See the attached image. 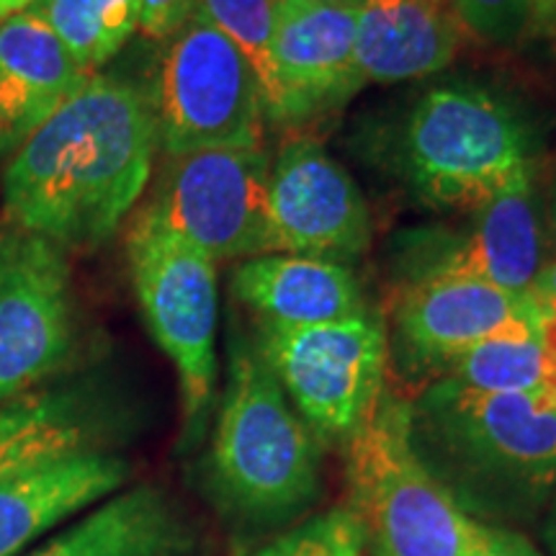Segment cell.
Segmentation results:
<instances>
[{"label":"cell","instance_id":"6","mask_svg":"<svg viewBox=\"0 0 556 556\" xmlns=\"http://www.w3.org/2000/svg\"><path fill=\"white\" fill-rule=\"evenodd\" d=\"M127 261L144 323L178 371L180 448H197L217 389V263L148 208L127 232Z\"/></svg>","mask_w":556,"mask_h":556},{"label":"cell","instance_id":"5","mask_svg":"<svg viewBox=\"0 0 556 556\" xmlns=\"http://www.w3.org/2000/svg\"><path fill=\"white\" fill-rule=\"evenodd\" d=\"M345 505L356 513L371 556H464L475 533L462 505L413 446V402L381 394L345 443Z\"/></svg>","mask_w":556,"mask_h":556},{"label":"cell","instance_id":"12","mask_svg":"<svg viewBox=\"0 0 556 556\" xmlns=\"http://www.w3.org/2000/svg\"><path fill=\"white\" fill-rule=\"evenodd\" d=\"M462 229L417 232L409 281L469 278L507 291H528L546 266V208L536 170L469 212Z\"/></svg>","mask_w":556,"mask_h":556},{"label":"cell","instance_id":"18","mask_svg":"<svg viewBox=\"0 0 556 556\" xmlns=\"http://www.w3.org/2000/svg\"><path fill=\"white\" fill-rule=\"evenodd\" d=\"M189 513L163 486L137 484L96 507L65 533L26 556H199Z\"/></svg>","mask_w":556,"mask_h":556},{"label":"cell","instance_id":"8","mask_svg":"<svg viewBox=\"0 0 556 556\" xmlns=\"http://www.w3.org/2000/svg\"><path fill=\"white\" fill-rule=\"evenodd\" d=\"M157 144L165 155L217 148H261L266 106L253 67L212 24L193 16L160 60Z\"/></svg>","mask_w":556,"mask_h":556},{"label":"cell","instance_id":"28","mask_svg":"<svg viewBox=\"0 0 556 556\" xmlns=\"http://www.w3.org/2000/svg\"><path fill=\"white\" fill-rule=\"evenodd\" d=\"M531 291L539 315V338L556 356V261H548L533 281Z\"/></svg>","mask_w":556,"mask_h":556},{"label":"cell","instance_id":"16","mask_svg":"<svg viewBox=\"0 0 556 556\" xmlns=\"http://www.w3.org/2000/svg\"><path fill=\"white\" fill-rule=\"evenodd\" d=\"M129 464L103 451L41 462L0 482V556H16L62 520L127 482Z\"/></svg>","mask_w":556,"mask_h":556},{"label":"cell","instance_id":"23","mask_svg":"<svg viewBox=\"0 0 556 556\" xmlns=\"http://www.w3.org/2000/svg\"><path fill=\"white\" fill-rule=\"evenodd\" d=\"M278 0H199L197 18L212 24L232 41L258 78L266 119H278V88L274 73V29Z\"/></svg>","mask_w":556,"mask_h":556},{"label":"cell","instance_id":"29","mask_svg":"<svg viewBox=\"0 0 556 556\" xmlns=\"http://www.w3.org/2000/svg\"><path fill=\"white\" fill-rule=\"evenodd\" d=\"M21 240H24V235L16 232V229H0V287L9 276L13 261H16Z\"/></svg>","mask_w":556,"mask_h":556},{"label":"cell","instance_id":"10","mask_svg":"<svg viewBox=\"0 0 556 556\" xmlns=\"http://www.w3.org/2000/svg\"><path fill=\"white\" fill-rule=\"evenodd\" d=\"M495 338L541 340L531 291L469 278H420L407 281L394 304L389 358L430 384L451 361Z\"/></svg>","mask_w":556,"mask_h":556},{"label":"cell","instance_id":"11","mask_svg":"<svg viewBox=\"0 0 556 556\" xmlns=\"http://www.w3.org/2000/svg\"><path fill=\"white\" fill-rule=\"evenodd\" d=\"M371 245V214L356 180L315 139L296 137L270 160L268 253L351 263Z\"/></svg>","mask_w":556,"mask_h":556},{"label":"cell","instance_id":"13","mask_svg":"<svg viewBox=\"0 0 556 556\" xmlns=\"http://www.w3.org/2000/svg\"><path fill=\"white\" fill-rule=\"evenodd\" d=\"M73 345L67 263L50 240L24 235L0 287V405L60 371Z\"/></svg>","mask_w":556,"mask_h":556},{"label":"cell","instance_id":"19","mask_svg":"<svg viewBox=\"0 0 556 556\" xmlns=\"http://www.w3.org/2000/svg\"><path fill=\"white\" fill-rule=\"evenodd\" d=\"M458 24L448 0H364L356 65L364 83L426 78L451 65Z\"/></svg>","mask_w":556,"mask_h":556},{"label":"cell","instance_id":"30","mask_svg":"<svg viewBox=\"0 0 556 556\" xmlns=\"http://www.w3.org/2000/svg\"><path fill=\"white\" fill-rule=\"evenodd\" d=\"M531 34H556V0H533V26Z\"/></svg>","mask_w":556,"mask_h":556},{"label":"cell","instance_id":"21","mask_svg":"<svg viewBox=\"0 0 556 556\" xmlns=\"http://www.w3.org/2000/svg\"><path fill=\"white\" fill-rule=\"evenodd\" d=\"M438 379L495 394L556 389V356L541 340L495 338L451 361Z\"/></svg>","mask_w":556,"mask_h":556},{"label":"cell","instance_id":"26","mask_svg":"<svg viewBox=\"0 0 556 556\" xmlns=\"http://www.w3.org/2000/svg\"><path fill=\"white\" fill-rule=\"evenodd\" d=\"M199 0H139V29L152 39H170L197 16Z\"/></svg>","mask_w":556,"mask_h":556},{"label":"cell","instance_id":"27","mask_svg":"<svg viewBox=\"0 0 556 556\" xmlns=\"http://www.w3.org/2000/svg\"><path fill=\"white\" fill-rule=\"evenodd\" d=\"M464 556H544L516 528L477 523Z\"/></svg>","mask_w":556,"mask_h":556},{"label":"cell","instance_id":"17","mask_svg":"<svg viewBox=\"0 0 556 556\" xmlns=\"http://www.w3.org/2000/svg\"><path fill=\"white\" fill-rule=\"evenodd\" d=\"M232 289L263 328H309L366 307L351 266L291 253H263L240 263Z\"/></svg>","mask_w":556,"mask_h":556},{"label":"cell","instance_id":"32","mask_svg":"<svg viewBox=\"0 0 556 556\" xmlns=\"http://www.w3.org/2000/svg\"><path fill=\"white\" fill-rule=\"evenodd\" d=\"M544 208H546V240L554 250L552 261H556V176H554L552 189H548V204Z\"/></svg>","mask_w":556,"mask_h":556},{"label":"cell","instance_id":"15","mask_svg":"<svg viewBox=\"0 0 556 556\" xmlns=\"http://www.w3.org/2000/svg\"><path fill=\"white\" fill-rule=\"evenodd\" d=\"M88 78L34 5L0 21V163L16 155Z\"/></svg>","mask_w":556,"mask_h":556},{"label":"cell","instance_id":"14","mask_svg":"<svg viewBox=\"0 0 556 556\" xmlns=\"http://www.w3.org/2000/svg\"><path fill=\"white\" fill-rule=\"evenodd\" d=\"M356 5L278 0L270 45L278 88L276 124L315 122L356 96L364 86L356 65Z\"/></svg>","mask_w":556,"mask_h":556},{"label":"cell","instance_id":"9","mask_svg":"<svg viewBox=\"0 0 556 556\" xmlns=\"http://www.w3.org/2000/svg\"><path fill=\"white\" fill-rule=\"evenodd\" d=\"M266 148H217L170 155L148 212L214 263L268 253Z\"/></svg>","mask_w":556,"mask_h":556},{"label":"cell","instance_id":"31","mask_svg":"<svg viewBox=\"0 0 556 556\" xmlns=\"http://www.w3.org/2000/svg\"><path fill=\"white\" fill-rule=\"evenodd\" d=\"M541 539H544V546L548 556H556V486L552 492V500H548L544 510V526H541Z\"/></svg>","mask_w":556,"mask_h":556},{"label":"cell","instance_id":"25","mask_svg":"<svg viewBox=\"0 0 556 556\" xmlns=\"http://www.w3.org/2000/svg\"><path fill=\"white\" fill-rule=\"evenodd\" d=\"M456 24L495 47H513L531 34L533 0H448Z\"/></svg>","mask_w":556,"mask_h":556},{"label":"cell","instance_id":"20","mask_svg":"<svg viewBox=\"0 0 556 556\" xmlns=\"http://www.w3.org/2000/svg\"><path fill=\"white\" fill-rule=\"evenodd\" d=\"M101 417L83 389H34L0 405V482L41 462L99 451Z\"/></svg>","mask_w":556,"mask_h":556},{"label":"cell","instance_id":"24","mask_svg":"<svg viewBox=\"0 0 556 556\" xmlns=\"http://www.w3.org/2000/svg\"><path fill=\"white\" fill-rule=\"evenodd\" d=\"M366 533L345 503L304 518L250 556H366Z\"/></svg>","mask_w":556,"mask_h":556},{"label":"cell","instance_id":"3","mask_svg":"<svg viewBox=\"0 0 556 556\" xmlns=\"http://www.w3.org/2000/svg\"><path fill=\"white\" fill-rule=\"evenodd\" d=\"M206 495L229 523L278 531L323 495V443L255 343L229 348V377L206 458Z\"/></svg>","mask_w":556,"mask_h":556},{"label":"cell","instance_id":"4","mask_svg":"<svg viewBox=\"0 0 556 556\" xmlns=\"http://www.w3.org/2000/svg\"><path fill=\"white\" fill-rule=\"evenodd\" d=\"M394 163L422 204L475 212L536 170L533 135L503 96L471 80L426 90L405 114Z\"/></svg>","mask_w":556,"mask_h":556},{"label":"cell","instance_id":"22","mask_svg":"<svg viewBox=\"0 0 556 556\" xmlns=\"http://www.w3.org/2000/svg\"><path fill=\"white\" fill-rule=\"evenodd\" d=\"M34 9L88 73L114 58L139 29V0H39Z\"/></svg>","mask_w":556,"mask_h":556},{"label":"cell","instance_id":"2","mask_svg":"<svg viewBox=\"0 0 556 556\" xmlns=\"http://www.w3.org/2000/svg\"><path fill=\"white\" fill-rule=\"evenodd\" d=\"M413 446L471 520L518 531L556 486V389L495 394L430 381L413 402Z\"/></svg>","mask_w":556,"mask_h":556},{"label":"cell","instance_id":"33","mask_svg":"<svg viewBox=\"0 0 556 556\" xmlns=\"http://www.w3.org/2000/svg\"><path fill=\"white\" fill-rule=\"evenodd\" d=\"M34 0H0V21L5 16H11V13H18L24 9H29Z\"/></svg>","mask_w":556,"mask_h":556},{"label":"cell","instance_id":"1","mask_svg":"<svg viewBox=\"0 0 556 556\" xmlns=\"http://www.w3.org/2000/svg\"><path fill=\"white\" fill-rule=\"evenodd\" d=\"M155 150L150 96L90 75L5 165V219L58 248L101 245L142 197Z\"/></svg>","mask_w":556,"mask_h":556},{"label":"cell","instance_id":"34","mask_svg":"<svg viewBox=\"0 0 556 556\" xmlns=\"http://www.w3.org/2000/svg\"><path fill=\"white\" fill-rule=\"evenodd\" d=\"M309 3H328V5H356V9H361V5H364V0H309Z\"/></svg>","mask_w":556,"mask_h":556},{"label":"cell","instance_id":"7","mask_svg":"<svg viewBox=\"0 0 556 556\" xmlns=\"http://www.w3.org/2000/svg\"><path fill=\"white\" fill-rule=\"evenodd\" d=\"M255 348L319 443L345 446L384 394L389 325L368 304L356 315L309 328L261 325Z\"/></svg>","mask_w":556,"mask_h":556}]
</instances>
